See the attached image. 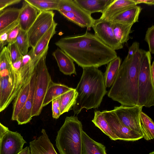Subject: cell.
<instances>
[{
  "instance_id": "1",
  "label": "cell",
  "mask_w": 154,
  "mask_h": 154,
  "mask_svg": "<svg viewBox=\"0 0 154 154\" xmlns=\"http://www.w3.org/2000/svg\"><path fill=\"white\" fill-rule=\"evenodd\" d=\"M55 44L82 68H98L117 57L115 50L87 31L83 35L62 38Z\"/></svg>"
},
{
  "instance_id": "2",
  "label": "cell",
  "mask_w": 154,
  "mask_h": 154,
  "mask_svg": "<svg viewBox=\"0 0 154 154\" xmlns=\"http://www.w3.org/2000/svg\"><path fill=\"white\" fill-rule=\"evenodd\" d=\"M143 51L140 49L130 58H125L107 93L108 97L121 105H137L138 76Z\"/></svg>"
},
{
  "instance_id": "3",
  "label": "cell",
  "mask_w": 154,
  "mask_h": 154,
  "mask_svg": "<svg viewBox=\"0 0 154 154\" xmlns=\"http://www.w3.org/2000/svg\"><path fill=\"white\" fill-rule=\"evenodd\" d=\"M83 72L75 90L77 93L75 103L72 109L78 115L83 109L98 108L107 92L103 74L97 68H82Z\"/></svg>"
},
{
  "instance_id": "4",
  "label": "cell",
  "mask_w": 154,
  "mask_h": 154,
  "mask_svg": "<svg viewBox=\"0 0 154 154\" xmlns=\"http://www.w3.org/2000/svg\"><path fill=\"white\" fill-rule=\"evenodd\" d=\"M82 125L76 116L66 117L55 140L60 154H82Z\"/></svg>"
},
{
  "instance_id": "5",
  "label": "cell",
  "mask_w": 154,
  "mask_h": 154,
  "mask_svg": "<svg viewBox=\"0 0 154 154\" xmlns=\"http://www.w3.org/2000/svg\"><path fill=\"white\" fill-rule=\"evenodd\" d=\"M151 54L143 50L138 80L137 105L149 108L154 105V82L151 73Z\"/></svg>"
},
{
  "instance_id": "6",
  "label": "cell",
  "mask_w": 154,
  "mask_h": 154,
  "mask_svg": "<svg viewBox=\"0 0 154 154\" xmlns=\"http://www.w3.org/2000/svg\"><path fill=\"white\" fill-rule=\"evenodd\" d=\"M47 53L40 59L36 68V83L32 111V117L39 115L43 107L44 99L52 80L46 63Z\"/></svg>"
},
{
  "instance_id": "7",
  "label": "cell",
  "mask_w": 154,
  "mask_h": 154,
  "mask_svg": "<svg viewBox=\"0 0 154 154\" xmlns=\"http://www.w3.org/2000/svg\"><path fill=\"white\" fill-rule=\"evenodd\" d=\"M57 11L68 20L82 28L92 27L95 20L74 0H60Z\"/></svg>"
},
{
  "instance_id": "8",
  "label": "cell",
  "mask_w": 154,
  "mask_h": 154,
  "mask_svg": "<svg viewBox=\"0 0 154 154\" xmlns=\"http://www.w3.org/2000/svg\"><path fill=\"white\" fill-rule=\"evenodd\" d=\"M54 13L52 11L39 12L27 34L29 47L34 48L42 37L55 22Z\"/></svg>"
},
{
  "instance_id": "9",
  "label": "cell",
  "mask_w": 154,
  "mask_h": 154,
  "mask_svg": "<svg viewBox=\"0 0 154 154\" xmlns=\"http://www.w3.org/2000/svg\"><path fill=\"white\" fill-rule=\"evenodd\" d=\"M143 107L138 105L115 106L113 111L122 122L127 127L143 136L140 122Z\"/></svg>"
},
{
  "instance_id": "10",
  "label": "cell",
  "mask_w": 154,
  "mask_h": 154,
  "mask_svg": "<svg viewBox=\"0 0 154 154\" xmlns=\"http://www.w3.org/2000/svg\"><path fill=\"white\" fill-rule=\"evenodd\" d=\"M102 112L112 130L119 140L134 141L143 138V136L125 125L112 110Z\"/></svg>"
},
{
  "instance_id": "11",
  "label": "cell",
  "mask_w": 154,
  "mask_h": 154,
  "mask_svg": "<svg viewBox=\"0 0 154 154\" xmlns=\"http://www.w3.org/2000/svg\"><path fill=\"white\" fill-rule=\"evenodd\" d=\"M92 27L94 35L105 45L115 51L123 48V45L114 35L111 21L100 18L95 19Z\"/></svg>"
},
{
  "instance_id": "12",
  "label": "cell",
  "mask_w": 154,
  "mask_h": 154,
  "mask_svg": "<svg viewBox=\"0 0 154 154\" xmlns=\"http://www.w3.org/2000/svg\"><path fill=\"white\" fill-rule=\"evenodd\" d=\"M26 143L21 134L9 130L0 141V154H18Z\"/></svg>"
},
{
  "instance_id": "13",
  "label": "cell",
  "mask_w": 154,
  "mask_h": 154,
  "mask_svg": "<svg viewBox=\"0 0 154 154\" xmlns=\"http://www.w3.org/2000/svg\"><path fill=\"white\" fill-rule=\"evenodd\" d=\"M36 69L30 81V88L27 100L18 114L16 121L18 125L26 124L32 119V111L34 100V93L36 83Z\"/></svg>"
},
{
  "instance_id": "14",
  "label": "cell",
  "mask_w": 154,
  "mask_h": 154,
  "mask_svg": "<svg viewBox=\"0 0 154 154\" xmlns=\"http://www.w3.org/2000/svg\"><path fill=\"white\" fill-rule=\"evenodd\" d=\"M42 134L29 142L30 154H58L50 141L45 130L42 129Z\"/></svg>"
},
{
  "instance_id": "15",
  "label": "cell",
  "mask_w": 154,
  "mask_h": 154,
  "mask_svg": "<svg viewBox=\"0 0 154 154\" xmlns=\"http://www.w3.org/2000/svg\"><path fill=\"white\" fill-rule=\"evenodd\" d=\"M57 23L55 22L46 33L38 41L34 48L30 50L31 58L35 62L38 63L40 59L47 53L48 44L51 38L56 33L55 29Z\"/></svg>"
},
{
  "instance_id": "16",
  "label": "cell",
  "mask_w": 154,
  "mask_h": 154,
  "mask_svg": "<svg viewBox=\"0 0 154 154\" xmlns=\"http://www.w3.org/2000/svg\"><path fill=\"white\" fill-rule=\"evenodd\" d=\"M18 21L21 30L27 32L36 19L39 11L24 0Z\"/></svg>"
},
{
  "instance_id": "17",
  "label": "cell",
  "mask_w": 154,
  "mask_h": 154,
  "mask_svg": "<svg viewBox=\"0 0 154 154\" xmlns=\"http://www.w3.org/2000/svg\"><path fill=\"white\" fill-rule=\"evenodd\" d=\"M135 5L132 0H113L103 11L100 18L109 20L118 14Z\"/></svg>"
},
{
  "instance_id": "18",
  "label": "cell",
  "mask_w": 154,
  "mask_h": 154,
  "mask_svg": "<svg viewBox=\"0 0 154 154\" xmlns=\"http://www.w3.org/2000/svg\"><path fill=\"white\" fill-rule=\"evenodd\" d=\"M142 10L140 6L137 5L130 7L112 17L109 21L112 23L133 24L138 21Z\"/></svg>"
},
{
  "instance_id": "19",
  "label": "cell",
  "mask_w": 154,
  "mask_h": 154,
  "mask_svg": "<svg viewBox=\"0 0 154 154\" xmlns=\"http://www.w3.org/2000/svg\"><path fill=\"white\" fill-rule=\"evenodd\" d=\"M52 54L57 62L60 71L66 75L76 74L73 61L64 51L58 48Z\"/></svg>"
},
{
  "instance_id": "20",
  "label": "cell",
  "mask_w": 154,
  "mask_h": 154,
  "mask_svg": "<svg viewBox=\"0 0 154 154\" xmlns=\"http://www.w3.org/2000/svg\"><path fill=\"white\" fill-rule=\"evenodd\" d=\"M1 83V98L0 112L7 108L11 103V98L15 82L14 71L10 75L0 79Z\"/></svg>"
},
{
  "instance_id": "21",
  "label": "cell",
  "mask_w": 154,
  "mask_h": 154,
  "mask_svg": "<svg viewBox=\"0 0 154 154\" xmlns=\"http://www.w3.org/2000/svg\"><path fill=\"white\" fill-rule=\"evenodd\" d=\"M82 142V154H107L105 146L92 139L83 130Z\"/></svg>"
},
{
  "instance_id": "22",
  "label": "cell",
  "mask_w": 154,
  "mask_h": 154,
  "mask_svg": "<svg viewBox=\"0 0 154 154\" xmlns=\"http://www.w3.org/2000/svg\"><path fill=\"white\" fill-rule=\"evenodd\" d=\"M72 88L65 85L54 83L51 80L44 99L43 107L45 106L54 99L59 97Z\"/></svg>"
},
{
  "instance_id": "23",
  "label": "cell",
  "mask_w": 154,
  "mask_h": 154,
  "mask_svg": "<svg viewBox=\"0 0 154 154\" xmlns=\"http://www.w3.org/2000/svg\"><path fill=\"white\" fill-rule=\"evenodd\" d=\"M30 88V81L21 88L14 99L12 120L16 121L18 114L24 106L28 97Z\"/></svg>"
},
{
  "instance_id": "24",
  "label": "cell",
  "mask_w": 154,
  "mask_h": 154,
  "mask_svg": "<svg viewBox=\"0 0 154 154\" xmlns=\"http://www.w3.org/2000/svg\"><path fill=\"white\" fill-rule=\"evenodd\" d=\"M83 9L90 14L101 12L113 0H74Z\"/></svg>"
},
{
  "instance_id": "25",
  "label": "cell",
  "mask_w": 154,
  "mask_h": 154,
  "mask_svg": "<svg viewBox=\"0 0 154 154\" xmlns=\"http://www.w3.org/2000/svg\"><path fill=\"white\" fill-rule=\"evenodd\" d=\"M20 9L10 8L3 10L0 14V31L17 21Z\"/></svg>"
},
{
  "instance_id": "26",
  "label": "cell",
  "mask_w": 154,
  "mask_h": 154,
  "mask_svg": "<svg viewBox=\"0 0 154 154\" xmlns=\"http://www.w3.org/2000/svg\"><path fill=\"white\" fill-rule=\"evenodd\" d=\"M121 60L117 57L107 64L104 77L106 88L112 85L121 64Z\"/></svg>"
},
{
  "instance_id": "27",
  "label": "cell",
  "mask_w": 154,
  "mask_h": 154,
  "mask_svg": "<svg viewBox=\"0 0 154 154\" xmlns=\"http://www.w3.org/2000/svg\"><path fill=\"white\" fill-rule=\"evenodd\" d=\"M92 122L111 140H119L112 130L102 112L95 111L94 118Z\"/></svg>"
},
{
  "instance_id": "28",
  "label": "cell",
  "mask_w": 154,
  "mask_h": 154,
  "mask_svg": "<svg viewBox=\"0 0 154 154\" xmlns=\"http://www.w3.org/2000/svg\"><path fill=\"white\" fill-rule=\"evenodd\" d=\"M133 25V24L112 23L114 35L116 39L123 45L129 39V34L132 32L131 28Z\"/></svg>"
},
{
  "instance_id": "29",
  "label": "cell",
  "mask_w": 154,
  "mask_h": 154,
  "mask_svg": "<svg viewBox=\"0 0 154 154\" xmlns=\"http://www.w3.org/2000/svg\"><path fill=\"white\" fill-rule=\"evenodd\" d=\"M77 96L75 88H73L60 96L61 115L72 109L75 103Z\"/></svg>"
},
{
  "instance_id": "30",
  "label": "cell",
  "mask_w": 154,
  "mask_h": 154,
  "mask_svg": "<svg viewBox=\"0 0 154 154\" xmlns=\"http://www.w3.org/2000/svg\"><path fill=\"white\" fill-rule=\"evenodd\" d=\"M140 122L143 137L147 140L154 138V123L152 119L142 111L140 116Z\"/></svg>"
},
{
  "instance_id": "31",
  "label": "cell",
  "mask_w": 154,
  "mask_h": 154,
  "mask_svg": "<svg viewBox=\"0 0 154 154\" xmlns=\"http://www.w3.org/2000/svg\"><path fill=\"white\" fill-rule=\"evenodd\" d=\"M39 12L57 10L60 0H25Z\"/></svg>"
},
{
  "instance_id": "32",
  "label": "cell",
  "mask_w": 154,
  "mask_h": 154,
  "mask_svg": "<svg viewBox=\"0 0 154 154\" xmlns=\"http://www.w3.org/2000/svg\"><path fill=\"white\" fill-rule=\"evenodd\" d=\"M15 43L23 56L27 54L29 48L30 47L27 32L20 29L16 38Z\"/></svg>"
},
{
  "instance_id": "33",
  "label": "cell",
  "mask_w": 154,
  "mask_h": 154,
  "mask_svg": "<svg viewBox=\"0 0 154 154\" xmlns=\"http://www.w3.org/2000/svg\"><path fill=\"white\" fill-rule=\"evenodd\" d=\"M13 67L10 52L7 46H5L0 54V72Z\"/></svg>"
},
{
  "instance_id": "34",
  "label": "cell",
  "mask_w": 154,
  "mask_h": 154,
  "mask_svg": "<svg viewBox=\"0 0 154 154\" xmlns=\"http://www.w3.org/2000/svg\"><path fill=\"white\" fill-rule=\"evenodd\" d=\"M144 40L148 43L149 51L151 54H154V25L148 28L146 31Z\"/></svg>"
},
{
  "instance_id": "35",
  "label": "cell",
  "mask_w": 154,
  "mask_h": 154,
  "mask_svg": "<svg viewBox=\"0 0 154 154\" xmlns=\"http://www.w3.org/2000/svg\"><path fill=\"white\" fill-rule=\"evenodd\" d=\"M12 63L23 57L18 49L15 42L8 45Z\"/></svg>"
},
{
  "instance_id": "36",
  "label": "cell",
  "mask_w": 154,
  "mask_h": 154,
  "mask_svg": "<svg viewBox=\"0 0 154 154\" xmlns=\"http://www.w3.org/2000/svg\"><path fill=\"white\" fill-rule=\"evenodd\" d=\"M51 102L52 117L54 119H57L61 115L60 96L54 99Z\"/></svg>"
},
{
  "instance_id": "37",
  "label": "cell",
  "mask_w": 154,
  "mask_h": 154,
  "mask_svg": "<svg viewBox=\"0 0 154 154\" xmlns=\"http://www.w3.org/2000/svg\"><path fill=\"white\" fill-rule=\"evenodd\" d=\"M20 29V28L18 24L11 30L7 38L8 45L15 42L16 38Z\"/></svg>"
},
{
  "instance_id": "38",
  "label": "cell",
  "mask_w": 154,
  "mask_h": 154,
  "mask_svg": "<svg viewBox=\"0 0 154 154\" xmlns=\"http://www.w3.org/2000/svg\"><path fill=\"white\" fill-rule=\"evenodd\" d=\"M21 1V0H0V12L6 8L18 4Z\"/></svg>"
},
{
  "instance_id": "39",
  "label": "cell",
  "mask_w": 154,
  "mask_h": 154,
  "mask_svg": "<svg viewBox=\"0 0 154 154\" xmlns=\"http://www.w3.org/2000/svg\"><path fill=\"white\" fill-rule=\"evenodd\" d=\"M140 44L137 42H133L132 45L129 47L128 54L125 57L126 58H129L132 57L140 49Z\"/></svg>"
},
{
  "instance_id": "40",
  "label": "cell",
  "mask_w": 154,
  "mask_h": 154,
  "mask_svg": "<svg viewBox=\"0 0 154 154\" xmlns=\"http://www.w3.org/2000/svg\"><path fill=\"white\" fill-rule=\"evenodd\" d=\"M137 5L140 3H144L149 5H154V0H132Z\"/></svg>"
},
{
  "instance_id": "41",
  "label": "cell",
  "mask_w": 154,
  "mask_h": 154,
  "mask_svg": "<svg viewBox=\"0 0 154 154\" xmlns=\"http://www.w3.org/2000/svg\"><path fill=\"white\" fill-rule=\"evenodd\" d=\"M9 130L8 128L3 125L0 122V140Z\"/></svg>"
},
{
  "instance_id": "42",
  "label": "cell",
  "mask_w": 154,
  "mask_h": 154,
  "mask_svg": "<svg viewBox=\"0 0 154 154\" xmlns=\"http://www.w3.org/2000/svg\"><path fill=\"white\" fill-rule=\"evenodd\" d=\"M18 154H30L29 147L26 146Z\"/></svg>"
},
{
  "instance_id": "43",
  "label": "cell",
  "mask_w": 154,
  "mask_h": 154,
  "mask_svg": "<svg viewBox=\"0 0 154 154\" xmlns=\"http://www.w3.org/2000/svg\"><path fill=\"white\" fill-rule=\"evenodd\" d=\"M151 73L152 80L154 82V61H153L150 67Z\"/></svg>"
},
{
  "instance_id": "44",
  "label": "cell",
  "mask_w": 154,
  "mask_h": 154,
  "mask_svg": "<svg viewBox=\"0 0 154 154\" xmlns=\"http://www.w3.org/2000/svg\"><path fill=\"white\" fill-rule=\"evenodd\" d=\"M5 44L0 41V54L3 48L5 46Z\"/></svg>"
},
{
  "instance_id": "45",
  "label": "cell",
  "mask_w": 154,
  "mask_h": 154,
  "mask_svg": "<svg viewBox=\"0 0 154 154\" xmlns=\"http://www.w3.org/2000/svg\"><path fill=\"white\" fill-rule=\"evenodd\" d=\"M1 98V83L0 79V103Z\"/></svg>"
},
{
  "instance_id": "46",
  "label": "cell",
  "mask_w": 154,
  "mask_h": 154,
  "mask_svg": "<svg viewBox=\"0 0 154 154\" xmlns=\"http://www.w3.org/2000/svg\"><path fill=\"white\" fill-rule=\"evenodd\" d=\"M149 154H154V151H153L152 152H150Z\"/></svg>"
},
{
  "instance_id": "47",
  "label": "cell",
  "mask_w": 154,
  "mask_h": 154,
  "mask_svg": "<svg viewBox=\"0 0 154 154\" xmlns=\"http://www.w3.org/2000/svg\"></svg>"
}]
</instances>
